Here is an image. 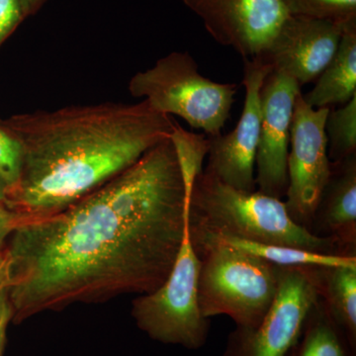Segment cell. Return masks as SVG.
<instances>
[{
  "instance_id": "277c9868",
  "label": "cell",
  "mask_w": 356,
  "mask_h": 356,
  "mask_svg": "<svg viewBox=\"0 0 356 356\" xmlns=\"http://www.w3.org/2000/svg\"><path fill=\"white\" fill-rule=\"evenodd\" d=\"M200 257L198 300L206 318L228 316L236 327H254L266 315L278 289L280 266L191 228Z\"/></svg>"
},
{
  "instance_id": "30bf717a",
  "label": "cell",
  "mask_w": 356,
  "mask_h": 356,
  "mask_svg": "<svg viewBox=\"0 0 356 356\" xmlns=\"http://www.w3.org/2000/svg\"><path fill=\"white\" fill-rule=\"evenodd\" d=\"M212 38L243 58L261 56L290 15L281 0H181Z\"/></svg>"
},
{
  "instance_id": "9a60e30c",
  "label": "cell",
  "mask_w": 356,
  "mask_h": 356,
  "mask_svg": "<svg viewBox=\"0 0 356 356\" xmlns=\"http://www.w3.org/2000/svg\"><path fill=\"white\" fill-rule=\"evenodd\" d=\"M192 229H199L207 234L220 242L226 243L255 257H261L264 261L270 262L274 266L284 267H351L356 268L355 255L322 254V252H312L302 248L283 247V245H264V243L250 242L240 240L233 236L218 235L211 233L198 227L191 226Z\"/></svg>"
},
{
  "instance_id": "9c48e42d",
  "label": "cell",
  "mask_w": 356,
  "mask_h": 356,
  "mask_svg": "<svg viewBox=\"0 0 356 356\" xmlns=\"http://www.w3.org/2000/svg\"><path fill=\"white\" fill-rule=\"evenodd\" d=\"M243 62V113L231 133L206 139L208 165L205 172L236 191L252 192L257 191L254 170L261 130V90L273 69L261 56Z\"/></svg>"
},
{
  "instance_id": "8fae6325",
  "label": "cell",
  "mask_w": 356,
  "mask_h": 356,
  "mask_svg": "<svg viewBox=\"0 0 356 356\" xmlns=\"http://www.w3.org/2000/svg\"><path fill=\"white\" fill-rule=\"evenodd\" d=\"M301 91L291 77L271 70L261 90V120L255 156L257 191L275 198L287 191V159L295 100Z\"/></svg>"
},
{
  "instance_id": "ba28073f",
  "label": "cell",
  "mask_w": 356,
  "mask_h": 356,
  "mask_svg": "<svg viewBox=\"0 0 356 356\" xmlns=\"http://www.w3.org/2000/svg\"><path fill=\"white\" fill-rule=\"evenodd\" d=\"M330 110L312 108L304 100L302 91L295 100L284 203L290 217L305 228L314 221L323 191L331 177L332 161L325 134Z\"/></svg>"
},
{
  "instance_id": "5b68a950",
  "label": "cell",
  "mask_w": 356,
  "mask_h": 356,
  "mask_svg": "<svg viewBox=\"0 0 356 356\" xmlns=\"http://www.w3.org/2000/svg\"><path fill=\"white\" fill-rule=\"evenodd\" d=\"M129 91L161 113L175 115L209 136L221 134L235 102L236 84L220 83L199 74L188 53L173 51L151 69L137 72Z\"/></svg>"
},
{
  "instance_id": "4fadbf2b",
  "label": "cell",
  "mask_w": 356,
  "mask_h": 356,
  "mask_svg": "<svg viewBox=\"0 0 356 356\" xmlns=\"http://www.w3.org/2000/svg\"><path fill=\"white\" fill-rule=\"evenodd\" d=\"M317 218L339 242H355L356 154L332 163L314 220Z\"/></svg>"
},
{
  "instance_id": "3957f363",
  "label": "cell",
  "mask_w": 356,
  "mask_h": 356,
  "mask_svg": "<svg viewBox=\"0 0 356 356\" xmlns=\"http://www.w3.org/2000/svg\"><path fill=\"white\" fill-rule=\"evenodd\" d=\"M189 213L191 226L250 242L322 254H336L341 243L297 224L281 199L257 191H236L202 170L191 182Z\"/></svg>"
},
{
  "instance_id": "6da1fadb",
  "label": "cell",
  "mask_w": 356,
  "mask_h": 356,
  "mask_svg": "<svg viewBox=\"0 0 356 356\" xmlns=\"http://www.w3.org/2000/svg\"><path fill=\"white\" fill-rule=\"evenodd\" d=\"M189 185L173 135L67 209L20 225L6 248L14 324L161 286L184 240Z\"/></svg>"
},
{
  "instance_id": "e0dca14e",
  "label": "cell",
  "mask_w": 356,
  "mask_h": 356,
  "mask_svg": "<svg viewBox=\"0 0 356 356\" xmlns=\"http://www.w3.org/2000/svg\"><path fill=\"white\" fill-rule=\"evenodd\" d=\"M325 134L332 163L356 154V95L341 108L330 110Z\"/></svg>"
},
{
  "instance_id": "cb8c5ba5",
  "label": "cell",
  "mask_w": 356,
  "mask_h": 356,
  "mask_svg": "<svg viewBox=\"0 0 356 356\" xmlns=\"http://www.w3.org/2000/svg\"><path fill=\"white\" fill-rule=\"evenodd\" d=\"M10 284V261L6 250L0 254V293L7 290Z\"/></svg>"
},
{
  "instance_id": "603a6c76",
  "label": "cell",
  "mask_w": 356,
  "mask_h": 356,
  "mask_svg": "<svg viewBox=\"0 0 356 356\" xmlns=\"http://www.w3.org/2000/svg\"><path fill=\"white\" fill-rule=\"evenodd\" d=\"M13 310L7 290L0 293V356H3L8 325L13 322Z\"/></svg>"
},
{
  "instance_id": "ffe728a7",
  "label": "cell",
  "mask_w": 356,
  "mask_h": 356,
  "mask_svg": "<svg viewBox=\"0 0 356 356\" xmlns=\"http://www.w3.org/2000/svg\"><path fill=\"white\" fill-rule=\"evenodd\" d=\"M22 163V147L19 140L0 126V178L7 191L17 184Z\"/></svg>"
},
{
  "instance_id": "7a4b0ae2",
  "label": "cell",
  "mask_w": 356,
  "mask_h": 356,
  "mask_svg": "<svg viewBox=\"0 0 356 356\" xmlns=\"http://www.w3.org/2000/svg\"><path fill=\"white\" fill-rule=\"evenodd\" d=\"M22 163L4 205L24 222L53 216L120 175L179 125L147 100L106 102L0 119Z\"/></svg>"
},
{
  "instance_id": "d4e9b609",
  "label": "cell",
  "mask_w": 356,
  "mask_h": 356,
  "mask_svg": "<svg viewBox=\"0 0 356 356\" xmlns=\"http://www.w3.org/2000/svg\"><path fill=\"white\" fill-rule=\"evenodd\" d=\"M44 0H20L26 17L37 13Z\"/></svg>"
},
{
  "instance_id": "5bb4252c",
  "label": "cell",
  "mask_w": 356,
  "mask_h": 356,
  "mask_svg": "<svg viewBox=\"0 0 356 356\" xmlns=\"http://www.w3.org/2000/svg\"><path fill=\"white\" fill-rule=\"evenodd\" d=\"M355 95L356 20H353L344 26L334 58L303 98L312 108H331L346 104Z\"/></svg>"
},
{
  "instance_id": "8992f818",
  "label": "cell",
  "mask_w": 356,
  "mask_h": 356,
  "mask_svg": "<svg viewBox=\"0 0 356 356\" xmlns=\"http://www.w3.org/2000/svg\"><path fill=\"white\" fill-rule=\"evenodd\" d=\"M200 257L191 235V214L184 240L170 275L153 292L139 295L132 303L138 327L154 341L198 350L207 341L209 322L198 300Z\"/></svg>"
},
{
  "instance_id": "7c38bea8",
  "label": "cell",
  "mask_w": 356,
  "mask_h": 356,
  "mask_svg": "<svg viewBox=\"0 0 356 356\" xmlns=\"http://www.w3.org/2000/svg\"><path fill=\"white\" fill-rule=\"evenodd\" d=\"M344 26L289 15L261 57L273 72L291 77L300 86L312 83L334 58Z\"/></svg>"
},
{
  "instance_id": "44dd1931",
  "label": "cell",
  "mask_w": 356,
  "mask_h": 356,
  "mask_svg": "<svg viewBox=\"0 0 356 356\" xmlns=\"http://www.w3.org/2000/svg\"><path fill=\"white\" fill-rule=\"evenodd\" d=\"M25 18L20 0H0V47Z\"/></svg>"
},
{
  "instance_id": "7402d4cb",
  "label": "cell",
  "mask_w": 356,
  "mask_h": 356,
  "mask_svg": "<svg viewBox=\"0 0 356 356\" xmlns=\"http://www.w3.org/2000/svg\"><path fill=\"white\" fill-rule=\"evenodd\" d=\"M20 225L19 217L0 202V254L6 250L9 238Z\"/></svg>"
},
{
  "instance_id": "ac0fdd59",
  "label": "cell",
  "mask_w": 356,
  "mask_h": 356,
  "mask_svg": "<svg viewBox=\"0 0 356 356\" xmlns=\"http://www.w3.org/2000/svg\"><path fill=\"white\" fill-rule=\"evenodd\" d=\"M290 15L346 25L356 20V0H281Z\"/></svg>"
},
{
  "instance_id": "484cf974",
  "label": "cell",
  "mask_w": 356,
  "mask_h": 356,
  "mask_svg": "<svg viewBox=\"0 0 356 356\" xmlns=\"http://www.w3.org/2000/svg\"><path fill=\"white\" fill-rule=\"evenodd\" d=\"M7 186L1 178H0V202L4 204V201L6 199Z\"/></svg>"
},
{
  "instance_id": "2e32d148",
  "label": "cell",
  "mask_w": 356,
  "mask_h": 356,
  "mask_svg": "<svg viewBox=\"0 0 356 356\" xmlns=\"http://www.w3.org/2000/svg\"><path fill=\"white\" fill-rule=\"evenodd\" d=\"M325 295L332 318L346 331L351 344L356 339V268H323Z\"/></svg>"
},
{
  "instance_id": "d6986e66",
  "label": "cell",
  "mask_w": 356,
  "mask_h": 356,
  "mask_svg": "<svg viewBox=\"0 0 356 356\" xmlns=\"http://www.w3.org/2000/svg\"><path fill=\"white\" fill-rule=\"evenodd\" d=\"M299 356H346L339 337L329 320L318 318L311 324Z\"/></svg>"
},
{
  "instance_id": "52a82bcc",
  "label": "cell",
  "mask_w": 356,
  "mask_h": 356,
  "mask_svg": "<svg viewBox=\"0 0 356 356\" xmlns=\"http://www.w3.org/2000/svg\"><path fill=\"white\" fill-rule=\"evenodd\" d=\"M306 268L280 266L273 305L257 327H236L224 356H286L318 304V278Z\"/></svg>"
}]
</instances>
